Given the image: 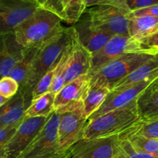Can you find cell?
I'll use <instances>...</instances> for the list:
<instances>
[{
  "mask_svg": "<svg viewBox=\"0 0 158 158\" xmlns=\"http://www.w3.org/2000/svg\"><path fill=\"white\" fill-rule=\"evenodd\" d=\"M61 21L52 12L39 7L15 29V40L23 48L40 47L63 30Z\"/></svg>",
  "mask_w": 158,
  "mask_h": 158,
  "instance_id": "obj_1",
  "label": "cell"
},
{
  "mask_svg": "<svg viewBox=\"0 0 158 158\" xmlns=\"http://www.w3.org/2000/svg\"><path fill=\"white\" fill-rule=\"evenodd\" d=\"M70 43V28H63L56 35L40 46L32 61L27 80L19 91L32 96V90L42 77L59 62Z\"/></svg>",
  "mask_w": 158,
  "mask_h": 158,
  "instance_id": "obj_2",
  "label": "cell"
},
{
  "mask_svg": "<svg viewBox=\"0 0 158 158\" xmlns=\"http://www.w3.org/2000/svg\"><path fill=\"white\" fill-rule=\"evenodd\" d=\"M137 101L88 120L83 139L119 135L140 121Z\"/></svg>",
  "mask_w": 158,
  "mask_h": 158,
  "instance_id": "obj_3",
  "label": "cell"
},
{
  "mask_svg": "<svg viewBox=\"0 0 158 158\" xmlns=\"http://www.w3.org/2000/svg\"><path fill=\"white\" fill-rule=\"evenodd\" d=\"M60 115L58 140L62 154L70 157L69 149L83 138L88 119L84 114L83 102L54 110Z\"/></svg>",
  "mask_w": 158,
  "mask_h": 158,
  "instance_id": "obj_4",
  "label": "cell"
},
{
  "mask_svg": "<svg viewBox=\"0 0 158 158\" xmlns=\"http://www.w3.org/2000/svg\"><path fill=\"white\" fill-rule=\"evenodd\" d=\"M131 10L116 5H99L86 9L91 27L112 35H130Z\"/></svg>",
  "mask_w": 158,
  "mask_h": 158,
  "instance_id": "obj_5",
  "label": "cell"
},
{
  "mask_svg": "<svg viewBox=\"0 0 158 158\" xmlns=\"http://www.w3.org/2000/svg\"><path fill=\"white\" fill-rule=\"evenodd\" d=\"M60 115L51 114L33 141L19 158H67L60 151L58 127Z\"/></svg>",
  "mask_w": 158,
  "mask_h": 158,
  "instance_id": "obj_6",
  "label": "cell"
},
{
  "mask_svg": "<svg viewBox=\"0 0 158 158\" xmlns=\"http://www.w3.org/2000/svg\"><path fill=\"white\" fill-rule=\"evenodd\" d=\"M154 56L143 53H127L100 68L91 78L99 80L113 90L116 85Z\"/></svg>",
  "mask_w": 158,
  "mask_h": 158,
  "instance_id": "obj_7",
  "label": "cell"
},
{
  "mask_svg": "<svg viewBox=\"0 0 158 158\" xmlns=\"http://www.w3.org/2000/svg\"><path fill=\"white\" fill-rule=\"evenodd\" d=\"M123 139L119 135L82 139L69 149L73 158H116L120 153Z\"/></svg>",
  "mask_w": 158,
  "mask_h": 158,
  "instance_id": "obj_8",
  "label": "cell"
},
{
  "mask_svg": "<svg viewBox=\"0 0 158 158\" xmlns=\"http://www.w3.org/2000/svg\"><path fill=\"white\" fill-rule=\"evenodd\" d=\"M127 53H141L140 41L131 35H114L100 51L92 56L89 75L92 77L104 65Z\"/></svg>",
  "mask_w": 158,
  "mask_h": 158,
  "instance_id": "obj_9",
  "label": "cell"
},
{
  "mask_svg": "<svg viewBox=\"0 0 158 158\" xmlns=\"http://www.w3.org/2000/svg\"><path fill=\"white\" fill-rule=\"evenodd\" d=\"M49 117H25L4 149L6 158H19L31 144Z\"/></svg>",
  "mask_w": 158,
  "mask_h": 158,
  "instance_id": "obj_10",
  "label": "cell"
},
{
  "mask_svg": "<svg viewBox=\"0 0 158 158\" xmlns=\"http://www.w3.org/2000/svg\"><path fill=\"white\" fill-rule=\"evenodd\" d=\"M39 7L36 3L22 0H0V35L14 32Z\"/></svg>",
  "mask_w": 158,
  "mask_h": 158,
  "instance_id": "obj_11",
  "label": "cell"
},
{
  "mask_svg": "<svg viewBox=\"0 0 158 158\" xmlns=\"http://www.w3.org/2000/svg\"><path fill=\"white\" fill-rule=\"evenodd\" d=\"M158 77H153L136 84L130 86L121 90H112L107 96L101 106L89 117L88 120H93L100 116L114 110L120 109L136 102L142 93Z\"/></svg>",
  "mask_w": 158,
  "mask_h": 158,
  "instance_id": "obj_12",
  "label": "cell"
},
{
  "mask_svg": "<svg viewBox=\"0 0 158 158\" xmlns=\"http://www.w3.org/2000/svg\"><path fill=\"white\" fill-rule=\"evenodd\" d=\"M70 28L71 52L65 85L83 75L90 73L92 54L82 44L74 26Z\"/></svg>",
  "mask_w": 158,
  "mask_h": 158,
  "instance_id": "obj_13",
  "label": "cell"
},
{
  "mask_svg": "<svg viewBox=\"0 0 158 158\" xmlns=\"http://www.w3.org/2000/svg\"><path fill=\"white\" fill-rule=\"evenodd\" d=\"M91 82V76L86 74L65 85L56 94L54 110L83 102Z\"/></svg>",
  "mask_w": 158,
  "mask_h": 158,
  "instance_id": "obj_14",
  "label": "cell"
},
{
  "mask_svg": "<svg viewBox=\"0 0 158 158\" xmlns=\"http://www.w3.org/2000/svg\"><path fill=\"white\" fill-rule=\"evenodd\" d=\"M32 96L19 92L0 107V129L19 123L32 103Z\"/></svg>",
  "mask_w": 158,
  "mask_h": 158,
  "instance_id": "obj_15",
  "label": "cell"
},
{
  "mask_svg": "<svg viewBox=\"0 0 158 158\" xmlns=\"http://www.w3.org/2000/svg\"><path fill=\"white\" fill-rule=\"evenodd\" d=\"M24 48L15 40L14 32L0 35V78L9 77Z\"/></svg>",
  "mask_w": 158,
  "mask_h": 158,
  "instance_id": "obj_16",
  "label": "cell"
},
{
  "mask_svg": "<svg viewBox=\"0 0 158 158\" xmlns=\"http://www.w3.org/2000/svg\"><path fill=\"white\" fill-rule=\"evenodd\" d=\"M82 44L92 54L100 51L114 35L91 27L88 16H82L74 26Z\"/></svg>",
  "mask_w": 158,
  "mask_h": 158,
  "instance_id": "obj_17",
  "label": "cell"
},
{
  "mask_svg": "<svg viewBox=\"0 0 158 158\" xmlns=\"http://www.w3.org/2000/svg\"><path fill=\"white\" fill-rule=\"evenodd\" d=\"M43 8L69 24L78 23L87 9L85 0H48Z\"/></svg>",
  "mask_w": 158,
  "mask_h": 158,
  "instance_id": "obj_18",
  "label": "cell"
},
{
  "mask_svg": "<svg viewBox=\"0 0 158 158\" xmlns=\"http://www.w3.org/2000/svg\"><path fill=\"white\" fill-rule=\"evenodd\" d=\"M137 106L141 121L158 119V77L139 97Z\"/></svg>",
  "mask_w": 158,
  "mask_h": 158,
  "instance_id": "obj_19",
  "label": "cell"
},
{
  "mask_svg": "<svg viewBox=\"0 0 158 158\" xmlns=\"http://www.w3.org/2000/svg\"><path fill=\"white\" fill-rule=\"evenodd\" d=\"M110 92V89L103 83L91 78L90 85L83 100L84 114L86 118L89 119L103 105Z\"/></svg>",
  "mask_w": 158,
  "mask_h": 158,
  "instance_id": "obj_20",
  "label": "cell"
},
{
  "mask_svg": "<svg viewBox=\"0 0 158 158\" xmlns=\"http://www.w3.org/2000/svg\"><path fill=\"white\" fill-rule=\"evenodd\" d=\"M158 76V54L133 71L130 75L119 82L113 90H121L143 80ZM112 91V90H111Z\"/></svg>",
  "mask_w": 158,
  "mask_h": 158,
  "instance_id": "obj_21",
  "label": "cell"
},
{
  "mask_svg": "<svg viewBox=\"0 0 158 158\" xmlns=\"http://www.w3.org/2000/svg\"><path fill=\"white\" fill-rule=\"evenodd\" d=\"M158 31V17L130 15L129 34L137 40L149 36Z\"/></svg>",
  "mask_w": 158,
  "mask_h": 158,
  "instance_id": "obj_22",
  "label": "cell"
},
{
  "mask_svg": "<svg viewBox=\"0 0 158 158\" xmlns=\"http://www.w3.org/2000/svg\"><path fill=\"white\" fill-rule=\"evenodd\" d=\"M39 47L24 48L23 56L11 72L9 77L18 82L19 89L26 84L32 61Z\"/></svg>",
  "mask_w": 158,
  "mask_h": 158,
  "instance_id": "obj_23",
  "label": "cell"
},
{
  "mask_svg": "<svg viewBox=\"0 0 158 158\" xmlns=\"http://www.w3.org/2000/svg\"><path fill=\"white\" fill-rule=\"evenodd\" d=\"M55 97L56 94L48 92L39 98L32 100L30 106L26 110L25 117H49L54 111Z\"/></svg>",
  "mask_w": 158,
  "mask_h": 158,
  "instance_id": "obj_24",
  "label": "cell"
},
{
  "mask_svg": "<svg viewBox=\"0 0 158 158\" xmlns=\"http://www.w3.org/2000/svg\"><path fill=\"white\" fill-rule=\"evenodd\" d=\"M120 136L123 140L132 136H143L148 138L158 139V119L148 122L140 120Z\"/></svg>",
  "mask_w": 158,
  "mask_h": 158,
  "instance_id": "obj_25",
  "label": "cell"
},
{
  "mask_svg": "<svg viewBox=\"0 0 158 158\" xmlns=\"http://www.w3.org/2000/svg\"><path fill=\"white\" fill-rule=\"evenodd\" d=\"M70 52L71 46L69 43V46L62 54L60 61L56 66L55 77H54L53 82H52V86L49 90V92L52 93V94H58L65 86V79H66V70H67L69 57H70Z\"/></svg>",
  "mask_w": 158,
  "mask_h": 158,
  "instance_id": "obj_26",
  "label": "cell"
},
{
  "mask_svg": "<svg viewBox=\"0 0 158 158\" xmlns=\"http://www.w3.org/2000/svg\"><path fill=\"white\" fill-rule=\"evenodd\" d=\"M125 140L130 142L136 151L158 157V139L148 138L143 136H132Z\"/></svg>",
  "mask_w": 158,
  "mask_h": 158,
  "instance_id": "obj_27",
  "label": "cell"
},
{
  "mask_svg": "<svg viewBox=\"0 0 158 158\" xmlns=\"http://www.w3.org/2000/svg\"><path fill=\"white\" fill-rule=\"evenodd\" d=\"M58 63L42 77L41 80L37 83L35 87L33 88V90H32V100H35V99L39 98L41 96L46 94V93L49 92L51 86H52V82H53V79L56 73V66L58 64Z\"/></svg>",
  "mask_w": 158,
  "mask_h": 158,
  "instance_id": "obj_28",
  "label": "cell"
},
{
  "mask_svg": "<svg viewBox=\"0 0 158 158\" xmlns=\"http://www.w3.org/2000/svg\"><path fill=\"white\" fill-rule=\"evenodd\" d=\"M19 90V84L11 77L0 79V95L6 99L13 97Z\"/></svg>",
  "mask_w": 158,
  "mask_h": 158,
  "instance_id": "obj_29",
  "label": "cell"
},
{
  "mask_svg": "<svg viewBox=\"0 0 158 158\" xmlns=\"http://www.w3.org/2000/svg\"><path fill=\"white\" fill-rule=\"evenodd\" d=\"M141 46V53L155 56L158 54V31L149 36L139 40Z\"/></svg>",
  "mask_w": 158,
  "mask_h": 158,
  "instance_id": "obj_30",
  "label": "cell"
},
{
  "mask_svg": "<svg viewBox=\"0 0 158 158\" xmlns=\"http://www.w3.org/2000/svg\"><path fill=\"white\" fill-rule=\"evenodd\" d=\"M116 158H158V157L136 151L127 140H123L120 153Z\"/></svg>",
  "mask_w": 158,
  "mask_h": 158,
  "instance_id": "obj_31",
  "label": "cell"
},
{
  "mask_svg": "<svg viewBox=\"0 0 158 158\" xmlns=\"http://www.w3.org/2000/svg\"><path fill=\"white\" fill-rule=\"evenodd\" d=\"M22 122V121H21ZM20 122V123H21ZM11 125L6 127L0 129V154H4V149L13 134H15L19 123Z\"/></svg>",
  "mask_w": 158,
  "mask_h": 158,
  "instance_id": "obj_32",
  "label": "cell"
},
{
  "mask_svg": "<svg viewBox=\"0 0 158 158\" xmlns=\"http://www.w3.org/2000/svg\"><path fill=\"white\" fill-rule=\"evenodd\" d=\"M126 3L131 12H133L158 5V0H126Z\"/></svg>",
  "mask_w": 158,
  "mask_h": 158,
  "instance_id": "obj_33",
  "label": "cell"
},
{
  "mask_svg": "<svg viewBox=\"0 0 158 158\" xmlns=\"http://www.w3.org/2000/svg\"><path fill=\"white\" fill-rule=\"evenodd\" d=\"M85 3L87 8L99 5H116L128 8L126 0H85Z\"/></svg>",
  "mask_w": 158,
  "mask_h": 158,
  "instance_id": "obj_34",
  "label": "cell"
},
{
  "mask_svg": "<svg viewBox=\"0 0 158 158\" xmlns=\"http://www.w3.org/2000/svg\"><path fill=\"white\" fill-rule=\"evenodd\" d=\"M131 16H143V15H150V16L158 17V5L144 8V9H138L133 11L130 13Z\"/></svg>",
  "mask_w": 158,
  "mask_h": 158,
  "instance_id": "obj_35",
  "label": "cell"
},
{
  "mask_svg": "<svg viewBox=\"0 0 158 158\" xmlns=\"http://www.w3.org/2000/svg\"><path fill=\"white\" fill-rule=\"evenodd\" d=\"M35 2H36V3L40 7L43 8L46 5V3L47 2L48 0H35Z\"/></svg>",
  "mask_w": 158,
  "mask_h": 158,
  "instance_id": "obj_36",
  "label": "cell"
},
{
  "mask_svg": "<svg viewBox=\"0 0 158 158\" xmlns=\"http://www.w3.org/2000/svg\"><path fill=\"white\" fill-rule=\"evenodd\" d=\"M8 100H9V99L5 98V97H3L2 96L0 95V107H2V106L3 105L8 101Z\"/></svg>",
  "mask_w": 158,
  "mask_h": 158,
  "instance_id": "obj_37",
  "label": "cell"
},
{
  "mask_svg": "<svg viewBox=\"0 0 158 158\" xmlns=\"http://www.w3.org/2000/svg\"><path fill=\"white\" fill-rule=\"evenodd\" d=\"M22 1H25V2H32V3H36L35 0H22ZM37 4V3H36ZM38 5V4H37Z\"/></svg>",
  "mask_w": 158,
  "mask_h": 158,
  "instance_id": "obj_38",
  "label": "cell"
},
{
  "mask_svg": "<svg viewBox=\"0 0 158 158\" xmlns=\"http://www.w3.org/2000/svg\"><path fill=\"white\" fill-rule=\"evenodd\" d=\"M0 158H6V156H5L4 154H0Z\"/></svg>",
  "mask_w": 158,
  "mask_h": 158,
  "instance_id": "obj_39",
  "label": "cell"
},
{
  "mask_svg": "<svg viewBox=\"0 0 158 158\" xmlns=\"http://www.w3.org/2000/svg\"><path fill=\"white\" fill-rule=\"evenodd\" d=\"M69 158H73V157H69Z\"/></svg>",
  "mask_w": 158,
  "mask_h": 158,
  "instance_id": "obj_40",
  "label": "cell"
},
{
  "mask_svg": "<svg viewBox=\"0 0 158 158\" xmlns=\"http://www.w3.org/2000/svg\"><path fill=\"white\" fill-rule=\"evenodd\" d=\"M0 79H1V78H0Z\"/></svg>",
  "mask_w": 158,
  "mask_h": 158,
  "instance_id": "obj_41",
  "label": "cell"
}]
</instances>
